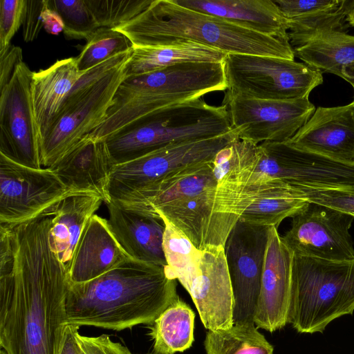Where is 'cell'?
<instances>
[{
  "label": "cell",
  "instance_id": "obj_1",
  "mask_svg": "<svg viewBox=\"0 0 354 354\" xmlns=\"http://www.w3.org/2000/svg\"><path fill=\"white\" fill-rule=\"evenodd\" d=\"M51 209L0 243L1 354H60L68 279L52 250Z\"/></svg>",
  "mask_w": 354,
  "mask_h": 354
},
{
  "label": "cell",
  "instance_id": "obj_2",
  "mask_svg": "<svg viewBox=\"0 0 354 354\" xmlns=\"http://www.w3.org/2000/svg\"><path fill=\"white\" fill-rule=\"evenodd\" d=\"M178 299L165 267L130 258L91 281L69 283L66 324L120 331L153 324Z\"/></svg>",
  "mask_w": 354,
  "mask_h": 354
},
{
  "label": "cell",
  "instance_id": "obj_3",
  "mask_svg": "<svg viewBox=\"0 0 354 354\" xmlns=\"http://www.w3.org/2000/svg\"><path fill=\"white\" fill-rule=\"evenodd\" d=\"M133 46L193 41L227 54L255 55L295 60L288 39L263 35L225 19L187 8L174 0H153L131 21L115 28Z\"/></svg>",
  "mask_w": 354,
  "mask_h": 354
},
{
  "label": "cell",
  "instance_id": "obj_4",
  "mask_svg": "<svg viewBox=\"0 0 354 354\" xmlns=\"http://www.w3.org/2000/svg\"><path fill=\"white\" fill-rule=\"evenodd\" d=\"M224 90L223 62L183 63L125 77L105 118L86 137L104 141L162 108Z\"/></svg>",
  "mask_w": 354,
  "mask_h": 354
},
{
  "label": "cell",
  "instance_id": "obj_5",
  "mask_svg": "<svg viewBox=\"0 0 354 354\" xmlns=\"http://www.w3.org/2000/svg\"><path fill=\"white\" fill-rule=\"evenodd\" d=\"M232 129L225 105L201 98L158 110L104 140L113 165L129 162L165 147L209 139Z\"/></svg>",
  "mask_w": 354,
  "mask_h": 354
},
{
  "label": "cell",
  "instance_id": "obj_6",
  "mask_svg": "<svg viewBox=\"0 0 354 354\" xmlns=\"http://www.w3.org/2000/svg\"><path fill=\"white\" fill-rule=\"evenodd\" d=\"M354 311V261L293 256L288 323L301 333H323Z\"/></svg>",
  "mask_w": 354,
  "mask_h": 354
},
{
  "label": "cell",
  "instance_id": "obj_7",
  "mask_svg": "<svg viewBox=\"0 0 354 354\" xmlns=\"http://www.w3.org/2000/svg\"><path fill=\"white\" fill-rule=\"evenodd\" d=\"M223 66L227 91L254 98H308L311 91L323 83L319 70L280 57L230 53Z\"/></svg>",
  "mask_w": 354,
  "mask_h": 354
},
{
  "label": "cell",
  "instance_id": "obj_8",
  "mask_svg": "<svg viewBox=\"0 0 354 354\" xmlns=\"http://www.w3.org/2000/svg\"><path fill=\"white\" fill-rule=\"evenodd\" d=\"M258 180L292 187L354 186V164L296 149L286 142H263L247 156L240 172Z\"/></svg>",
  "mask_w": 354,
  "mask_h": 354
},
{
  "label": "cell",
  "instance_id": "obj_9",
  "mask_svg": "<svg viewBox=\"0 0 354 354\" xmlns=\"http://www.w3.org/2000/svg\"><path fill=\"white\" fill-rule=\"evenodd\" d=\"M130 59L93 84L67 96L53 124L41 138L42 167L55 166L104 120L118 88L126 77Z\"/></svg>",
  "mask_w": 354,
  "mask_h": 354
},
{
  "label": "cell",
  "instance_id": "obj_10",
  "mask_svg": "<svg viewBox=\"0 0 354 354\" xmlns=\"http://www.w3.org/2000/svg\"><path fill=\"white\" fill-rule=\"evenodd\" d=\"M238 139L237 131L232 129L220 136L169 145L114 165L108 187L109 202L127 203L173 171L212 160L218 151Z\"/></svg>",
  "mask_w": 354,
  "mask_h": 354
},
{
  "label": "cell",
  "instance_id": "obj_11",
  "mask_svg": "<svg viewBox=\"0 0 354 354\" xmlns=\"http://www.w3.org/2000/svg\"><path fill=\"white\" fill-rule=\"evenodd\" d=\"M239 140L254 144L286 142L315 111L308 98L276 100L244 96L227 91L223 104Z\"/></svg>",
  "mask_w": 354,
  "mask_h": 354
},
{
  "label": "cell",
  "instance_id": "obj_12",
  "mask_svg": "<svg viewBox=\"0 0 354 354\" xmlns=\"http://www.w3.org/2000/svg\"><path fill=\"white\" fill-rule=\"evenodd\" d=\"M72 195L80 194L68 189L53 169L21 165L0 153V225L30 221Z\"/></svg>",
  "mask_w": 354,
  "mask_h": 354
},
{
  "label": "cell",
  "instance_id": "obj_13",
  "mask_svg": "<svg viewBox=\"0 0 354 354\" xmlns=\"http://www.w3.org/2000/svg\"><path fill=\"white\" fill-rule=\"evenodd\" d=\"M270 227L239 221L225 244L233 324H254Z\"/></svg>",
  "mask_w": 354,
  "mask_h": 354
},
{
  "label": "cell",
  "instance_id": "obj_14",
  "mask_svg": "<svg viewBox=\"0 0 354 354\" xmlns=\"http://www.w3.org/2000/svg\"><path fill=\"white\" fill-rule=\"evenodd\" d=\"M32 71L17 65L0 96V153L34 169L42 168L41 136L31 97Z\"/></svg>",
  "mask_w": 354,
  "mask_h": 354
},
{
  "label": "cell",
  "instance_id": "obj_15",
  "mask_svg": "<svg viewBox=\"0 0 354 354\" xmlns=\"http://www.w3.org/2000/svg\"><path fill=\"white\" fill-rule=\"evenodd\" d=\"M354 218L313 202L292 217L291 227L281 236L294 255L335 261H354L349 229Z\"/></svg>",
  "mask_w": 354,
  "mask_h": 354
},
{
  "label": "cell",
  "instance_id": "obj_16",
  "mask_svg": "<svg viewBox=\"0 0 354 354\" xmlns=\"http://www.w3.org/2000/svg\"><path fill=\"white\" fill-rule=\"evenodd\" d=\"M216 211L240 221L274 226L301 211L308 201L298 198L293 187L281 181L217 185Z\"/></svg>",
  "mask_w": 354,
  "mask_h": 354
},
{
  "label": "cell",
  "instance_id": "obj_17",
  "mask_svg": "<svg viewBox=\"0 0 354 354\" xmlns=\"http://www.w3.org/2000/svg\"><path fill=\"white\" fill-rule=\"evenodd\" d=\"M178 281L190 295L205 328L233 326V295L224 247L201 250L198 264Z\"/></svg>",
  "mask_w": 354,
  "mask_h": 354
},
{
  "label": "cell",
  "instance_id": "obj_18",
  "mask_svg": "<svg viewBox=\"0 0 354 354\" xmlns=\"http://www.w3.org/2000/svg\"><path fill=\"white\" fill-rule=\"evenodd\" d=\"M216 188L164 205L154 215L171 223L200 250L224 247L239 219L215 211Z\"/></svg>",
  "mask_w": 354,
  "mask_h": 354
},
{
  "label": "cell",
  "instance_id": "obj_19",
  "mask_svg": "<svg viewBox=\"0 0 354 354\" xmlns=\"http://www.w3.org/2000/svg\"><path fill=\"white\" fill-rule=\"evenodd\" d=\"M293 256L277 228L270 226L254 317L257 328L274 332L288 323Z\"/></svg>",
  "mask_w": 354,
  "mask_h": 354
},
{
  "label": "cell",
  "instance_id": "obj_20",
  "mask_svg": "<svg viewBox=\"0 0 354 354\" xmlns=\"http://www.w3.org/2000/svg\"><path fill=\"white\" fill-rule=\"evenodd\" d=\"M286 143L336 161L354 164V102L344 106L317 107Z\"/></svg>",
  "mask_w": 354,
  "mask_h": 354
},
{
  "label": "cell",
  "instance_id": "obj_21",
  "mask_svg": "<svg viewBox=\"0 0 354 354\" xmlns=\"http://www.w3.org/2000/svg\"><path fill=\"white\" fill-rule=\"evenodd\" d=\"M108 219L95 214L86 224L67 269L70 284L96 279L130 259Z\"/></svg>",
  "mask_w": 354,
  "mask_h": 354
},
{
  "label": "cell",
  "instance_id": "obj_22",
  "mask_svg": "<svg viewBox=\"0 0 354 354\" xmlns=\"http://www.w3.org/2000/svg\"><path fill=\"white\" fill-rule=\"evenodd\" d=\"M113 165L104 141L84 137L50 169L71 191L98 196L106 204Z\"/></svg>",
  "mask_w": 354,
  "mask_h": 354
},
{
  "label": "cell",
  "instance_id": "obj_23",
  "mask_svg": "<svg viewBox=\"0 0 354 354\" xmlns=\"http://www.w3.org/2000/svg\"><path fill=\"white\" fill-rule=\"evenodd\" d=\"M106 205L111 229L127 254L136 260L165 268L162 219L111 201Z\"/></svg>",
  "mask_w": 354,
  "mask_h": 354
},
{
  "label": "cell",
  "instance_id": "obj_24",
  "mask_svg": "<svg viewBox=\"0 0 354 354\" xmlns=\"http://www.w3.org/2000/svg\"><path fill=\"white\" fill-rule=\"evenodd\" d=\"M183 7L277 38L288 39V19L272 0H174Z\"/></svg>",
  "mask_w": 354,
  "mask_h": 354
},
{
  "label": "cell",
  "instance_id": "obj_25",
  "mask_svg": "<svg viewBox=\"0 0 354 354\" xmlns=\"http://www.w3.org/2000/svg\"><path fill=\"white\" fill-rule=\"evenodd\" d=\"M213 159L174 170L130 201L116 204L156 216L154 210L158 207L216 187Z\"/></svg>",
  "mask_w": 354,
  "mask_h": 354
},
{
  "label": "cell",
  "instance_id": "obj_26",
  "mask_svg": "<svg viewBox=\"0 0 354 354\" xmlns=\"http://www.w3.org/2000/svg\"><path fill=\"white\" fill-rule=\"evenodd\" d=\"M82 73L75 57L57 60L46 69L32 72L31 97L41 138Z\"/></svg>",
  "mask_w": 354,
  "mask_h": 354
},
{
  "label": "cell",
  "instance_id": "obj_27",
  "mask_svg": "<svg viewBox=\"0 0 354 354\" xmlns=\"http://www.w3.org/2000/svg\"><path fill=\"white\" fill-rule=\"evenodd\" d=\"M103 201L93 195H72L53 207L49 231L53 251L68 269L80 235Z\"/></svg>",
  "mask_w": 354,
  "mask_h": 354
},
{
  "label": "cell",
  "instance_id": "obj_28",
  "mask_svg": "<svg viewBox=\"0 0 354 354\" xmlns=\"http://www.w3.org/2000/svg\"><path fill=\"white\" fill-rule=\"evenodd\" d=\"M227 54L193 41H177L155 46H133L126 77L142 75L173 65L190 62H223Z\"/></svg>",
  "mask_w": 354,
  "mask_h": 354
},
{
  "label": "cell",
  "instance_id": "obj_29",
  "mask_svg": "<svg viewBox=\"0 0 354 354\" xmlns=\"http://www.w3.org/2000/svg\"><path fill=\"white\" fill-rule=\"evenodd\" d=\"M295 56L322 73L336 75L354 88V36L331 32L294 48Z\"/></svg>",
  "mask_w": 354,
  "mask_h": 354
},
{
  "label": "cell",
  "instance_id": "obj_30",
  "mask_svg": "<svg viewBox=\"0 0 354 354\" xmlns=\"http://www.w3.org/2000/svg\"><path fill=\"white\" fill-rule=\"evenodd\" d=\"M194 311L180 299L171 304L153 323V351L174 354L188 349L194 341Z\"/></svg>",
  "mask_w": 354,
  "mask_h": 354
},
{
  "label": "cell",
  "instance_id": "obj_31",
  "mask_svg": "<svg viewBox=\"0 0 354 354\" xmlns=\"http://www.w3.org/2000/svg\"><path fill=\"white\" fill-rule=\"evenodd\" d=\"M206 354H273L272 346L254 324H233L209 330L204 342Z\"/></svg>",
  "mask_w": 354,
  "mask_h": 354
},
{
  "label": "cell",
  "instance_id": "obj_32",
  "mask_svg": "<svg viewBox=\"0 0 354 354\" xmlns=\"http://www.w3.org/2000/svg\"><path fill=\"white\" fill-rule=\"evenodd\" d=\"M348 24L343 0L339 8L288 19V35L295 48L306 44L313 39L331 32H345Z\"/></svg>",
  "mask_w": 354,
  "mask_h": 354
},
{
  "label": "cell",
  "instance_id": "obj_33",
  "mask_svg": "<svg viewBox=\"0 0 354 354\" xmlns=\"http://www.w3.org/2000/svg\"><path fill=\"white\" fill-rule=\"evenodd\" d=\"M163 236V251L167 261L166 274L171 279H180L189 274L198 264L201 250L179 230L166 219Z\"/></svg>",
  "mask_w": 354,
  "mask_h": 354
},
{
  "label": "cell",
  "instance_id": "obj_34",
  "mask_svg": "<svg viewBox=\"0 0 354 354\" xmlns=\"http://www.w3.org/2000/svg\"><path fill=\"white\" fill-rule=\"evenodd\" d=\"M132 48L131 42L123 33L113 28L100 27L86 40L81 53L75 57L78 69L85 72Z\"/></svg>",
  "mask_w": 354,
  "mask_h": 354
},
{
  "label": "cell",
  "instance_id": "obj_35",
  "mask_svg": "<svg viewBox=\"0 0 354 354\" xmlns=\"http://www.w3.org/2000/svg\"><path fill=\"white\" fill-rule=\"evenodd\" d=\"M62 19L67 38L87 40L100 28L85 0H48Z\"/></svg>",
  "mask_w": 354,
  "mask_h": 354
},
{
  "label": "cell",
  "instance_id": "obj_36",
  "mask_svg": "<svg viewBox=\"0 0 354 354\" xmlns=\"http://www.w3.org/2000/svg\"><path fill=\"white\" fill-rule=\"evenodd\" d=\"M153 0H85L100 27L115 28L142 13Z\"/></svg>",
  "mask_w": 354,
  "mask_h": 354
},
{
  "label": "cell",
  "instance_id": "obj_37",
  "mask_svg": "<svg viewBox=\"0 0 354 354\" xmlns=\"http://www.w3.org/2000/svg\"><path fill=\"white\" fill-rule=\"evenodd\" d=\"M292 187L296 196L299 198L328 206L354 218V186L326 188Z\"/></svg>",
  "mask_w": 354,
  "mask_h": 354
},
{
  "label": "cell",
  "instance_id": "obj_38",
  "mask_svg": "<svg viewBox=\"0 0 354 354\" xmlns=\"http://www.w3.org/2000/svg\"><path fill=\"white\" fill-rule=\"evenodd\" d=\"M26 0L0 1V58L5 55L11 39L23 24Z\"/></svg>",
  "mask_w": 354,
  "mask_h": 354
},
{
  "label": "cell",
  "instance_id": "obj_39",
  "mask_svg": "<svg viewBox=\"0 0 354 354\" xmlns=\"http://www.w3.org/2000/svg\"><path fill=\"white\" fill-rule=\"evenodd\" d=\"M288 19L339 8L342 0H274Z\"/></svg>",
  "mask_w": 354,
  "mask_h": 354
},
{
  "label": "cell",
  "instance_id": "obj_40",
  "mask_svg": "<svg viewBox=\"0 0 354 354\" xmlns=\"http://www.w3.org/2000/svg\"><path fill=\"white\" fill-rule=\"evenodd\" d=\"M75 337L81 354H133L127 347L113 342L106 334L88 337L81 335L77 330Z\"/></svg>",
  "mask_w": 354,
  "mask_h": 354
},
{
  "label": "cell",
  "instance_id": "obj_41",
  "mask_svg": "<svg viewBox=\"0 0 354 354\" xmlns=\"http://www.w3.org/2000/svg\"><path fill=\"white\" fill-rule=\"evenodd\" d=\"M44 0H26L23 21V37L26 42L34 41L38 37L43 26L41 18Z\"/></svg>",
  "mask_w": 354,
  "mask_h": 354
},
{
  "label": "cell",
  "instance_id": "obj_42",
  "mask_svg": "<svg viewBox=\"0 0 354 354\" xmlns=\"http://www.w3.org/2000/svg\"><path fill=\"white\" fill-rule=\"evenodd\" d=\"M22 62V50L15 46H11L5 55L0 58V90L8 84L17 65Z\"/></svg>",
  "mask_w": 354,
  "mask_h": 354
},
{
  "label": "cell",
  "instance_id": "obj_43",
  "mask_svg": "<svg viewBox=\"0 0 354 354\" xmlns=\"http://www.w3.org/2000/svg\"><path fill=\"white\" fill-rule=\"evenodd\" d=\"M41 18L44 28L48 33L55 35L64 31L62 19L57 12L50 7L48 0H44Z\"/></svg>",
  "mask_w": 354,
  "mask_h": 354
},
{
  "label": "cell",
  "instance_id": "obj_44",
  "mask_svg": "<svg viewBox=\"0 0 354 354\" xmlns=\"http://www.w3.org/2000/svg\"><path fill=\"white\" fill-rule=\"evenodd\" d=\"M79 327L73 324L66 325L60 354H81L75 337V333L79 330Z\"/></svg>",
  "mask_w": 354,
  "mask_h": 354
},
{
  "label": "cell",
  "instance_id": "obj_45",
  "mask_svg": "<svg viewBox=\"0 0 354 354\" xmlns=\"http://www.w3.org/2000/svg\"><path fill=\"white\" fill-rule=\"evenodd\" d=\"M346 12V21L351 26L354 27V0H343Z\"/></svg>",
  "mask_w": 354,
  "mask_h": 354
},
{
  "label": "cell",
  "instance_id": "obj_46",
  "mask_svg": "<svg viewBox=\"0 0 354 354\" xmlns=\"http://www.w3.org/2000/svg\"><path fill=\"white\" fill-rule=\"evenodd\" d=\"M149 354H163V353H155V352H153V353H149Z\"/></svg>",
  "mask_w": 354,
  "mask_h": 354
},
{
  "label": "cell",
  "instance_id": "obj_47",
  "mask_svg": "<svg viewBox=\"0 0 354 354\" xmlns=\"http://www.w3.org/2000/svg\"><path fill=\"white\" fill-rule=\"evenodd\" d=\"M353 102H354V100H353Z\"/></svg>",
  "mask_w": 354,
  "mask_h": 354
},
{
  "label": "cell",
  "instance_id": "obj_48",
  "mask_svg": "<svg viewBox=\"0 0 354 354\" xmlns=\"http://www.w3.org/2000/svg\"><path fill=\"white\" fill-rule=\"evenodd\" d=\"M1 354V353H0Z\"/></svg>",
  "mask_w": 354,
  "mask_h": 354
}]
</instances>
